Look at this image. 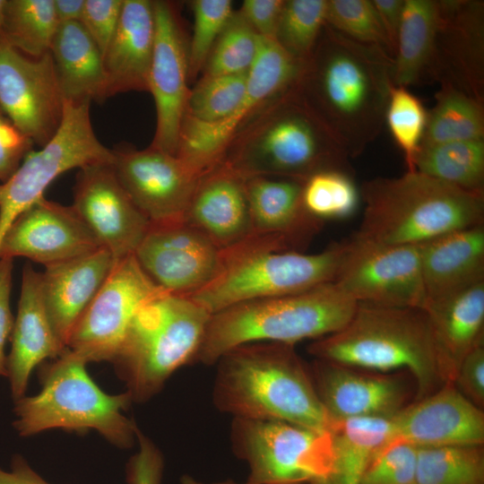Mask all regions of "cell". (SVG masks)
Segmentation results:
<instances>
[{"label":"cell","instance_id":"cell-19","mask_svg":"<svg viewBox=\"0 0 484 484\" xmlns=\"http://www.w3.org/2000/svg\"><path fill=\"white\" fill-rule=\"evenodd\" d=\"M72 205L117 262L134 254L151 224L119 182L112 163L79 169Z\"/></svg>","mask_w":484,"mask_h":484},{"label":"cell","instance_id":"cell-6","mask_svg":"<svg viewBox=\"0 0 484 484\" xmlns=\"http://www.w3.org/2000/svg\"><path fill=\"white\" fill-rule=\"evenodd\" d=\"M357 302L333 282L285 295L240 303L211 315L195 361L214 365L242 344L271 341L295 345L341 329Z\"/></svg>","mask_w":484,"mask_h":484},{"label":"cell","instance_id":"cell-3","mask_svg":"<svg viewBox=\"0 0 484 484\" xmlns=\"http://www.w3.org/2000/svg\"><path fill=\"white\" fill-rule=\"evenodd\" d=\"M349 159L295 85L270 101L241 128L220 163L246 178L264 176L304 182L325 170L350 174Z\"/></svg>","mask_w":484,"mask_h":484},{"label":"cell","instance_id":"cell-9","mask_svg":"<svg viewBox=\"0 0 484 484\" xmlns=\"http://www.w3.org/2000/svg\"><path fill=\"white\" fill-rule=\"evenodd\" d=\"M211 315L188 297L166 292L140 308L111 361L133 401L149 400L194 359Z\"/></svg>","mask_w":484,"mask_h":484},{"label":"cell","instance_id":"cell-14","mask_svg":"<svg viewBox=\"0 0 484 484\" xmlns=\"http://www.w3.org/2000/svg\"><path fill=\"white\" fill-rule=\"evenodd\" d=\"M163 292L134 255L117 261L74 325L66 348L86 363L111 362L137 312Z\"/></svg>","mask_w":484,"mask_h":484},{"label":"cell","instance_id":"cell-26","mask_svg":"<svg viewBox=\"0 0 484 484\" xmlns=\"http://www.w3.org/2000/svg\"><path fill=\"white\" fill-rule=\"evenodd\" d=\"M7 356V377L15 401L24 396L34 368L47 359H56L66 347L56 337L42 299L40 272L30 264L22 274L17 315Z\"/></svg>","mask_w":484,"mask_h":484},{"label":"cell","instance_id":"cell-30","mask_svg":"<svg viewBox=\"0 0 484 484\" xmlns=\"http://www.w3.org/2000/svg\"><path fill=\"white\" fill-rule=\"evenodd\" d=\"M422 310L429 324L444 381L453 384L462 359L483 342L484 281L428 303Z\"/></svg>","mask_w":484,"mask_h":484},{"label":"cell","instance_id":"cell-48","mask_svg":"<svg viewBox=\"0 0 484 484\" xmlns=\"http://www.w3.org/2000/svg\"><path fill=\"white\" fill-rule=\"evenodd\" d=\"M454 385L473 404L484 407V345L474 347L457 368Z\"/></svg>","mask_w":484,"mask_h":484},{"label":"cell","instance_id":"cell-41","mask_svg":"<svg viewBox=\"0 0 484 484\" xmlns=\"http://www.w3.org/2000/svg\"><path fill=\"white\" fill-rule=\"evenodd\" d=\"M326 0H285L275 41L291 56L306 62L325 24Z\"/></svg>","mask_w":484,"mask_h":484},{"label":"cell","instance_id":"cell-20","mask_svg":"<svg viewBox=\"0 0 484 484\" xmlns=\"http://www.w3.org/2000/svg\"><path fill=\"white\" fill-rule=\"evenodd\" d=\"M101 247L73 205L42 197L10 225L0 242V259L25 257L47 267Z\"/></svg>","mask_w":484,"mask_h":484},{"label":"cell","instance_id":"cell-16","mask_svg":"<svg viewBox=\"0 0 484 484\" xmlns=\"http://www.w3.org/2000/svg\"><path fill=\"white\" fill-rule=\"evenodd\" d=\"M134 256L164 292L188 297L219 274L222 250L184 219L151 223Z\"/></svg>","mask_w":484,"mask_h":484},{"label":"cell","instance_id":"cell-53","mask_svg":"<svg viewBox=\"0 0 484 484\" xmlns=\"http://www.w3.org/2000/svg\"><path fill=\"white\" fill-rule=\"evenodd\" d=\"M0 484H49L36 473L20 455L12 460V471L0 469Z\"/></svg>","mask_w":484,"mask_h":484},{"label":"cell","instance_id":"cell-11","mask_svg":"<svg viewBox=\"0 0 484 484\" xmlns=\"http://www.w3.org/2000/svg\"><path fill=\"white\" fill-rule=\"evenodd\" d=\"M91 101L64 99L61 124L39 151H30L16 171L0 183V242L16 217L44 197L47 187L64 172L113 162V151L95 135Z\"/></svg>","mask_w":484,"mask_h":484},{"label":"cell","instance_id":"cell-21","mask_svg":"<svg viewBox=\"0 0 484 484\" xmlns=\"http://www.w3.org/2000/svg\"><path fill=\"white\" fill-rule=\"evenodd\" d=\"M483 2L438 1V22L427 81L450 84L483 103Z\"/></svg>","mask_w":484,"mask_h":484},{"label":"cell","instance_id":"cell-2","mask_svg":"<svg viewBox=\"0 0 484 484\" xmlns=\"http://www.w3.org/2000/svg\"><path fill=\"white\" fill-rule=\"evenodd\" d=\"M212 399L234 419L282 420L320 431L333 421L294 345L257 341L239 345L219 360Z\"/></svg>","mask_w":484,"mask_h":484},{"label":"cell","instance_id":"cell-25","mask_svg":"<svg viewBox=\"0 0 484 484\" xmlns=\"http://www.w3.org/2000/svg\"><path fill=\"white\" fill-rule=\"evenodd\" d=\"M117 261L101 247L85 255L45 267L40 272L44 306L58 340L66 347L79 318Z\"/></svg>","mask_w":484,"mask_h":484},{"label":"cell","instance_id":"cell-29","mask_svg":"<svg viewBox=\"0 0 484 484\" xmlns=\"http://www.w3.org/2000/svg\"><path fill=\"white\" fill-rule=\"evenodd\" d=\"M154 39L152 1L124 0L118 26L103 55L108 98L148 91Z\"/></svg>","mask_w":484,"mask_h":484},{"label":"cell","instance_id":"cell-18","mask_svg":"<svg viewBox=\"0 0 484 484\" xmlns=\"http://www.w3.org/2000/svg\"><path fill=\"white\" fill-rule=\"evenodd\" d=\"M112 151L119 182L151 223L184 219L200 177L176 155L151 146Z\"/></svg>","mask_w":484,"mask_h":484},{"label":"cell","instance_id":"cell-37","mask_svg":"<svg viewBox=\"0 0 484 484\" xmlns=\"http://www.w3.org/2000/svg\"><path fill=\"white\" fill-rule=\"evenodd\" d=\"M417 484H484L483 445L418 447Z\"/></svg>","mask_w":484,"mask_h":484},{"label":"cell","instance_id":"cell-55","mask_svg":"<svg viewBox=\"0 0 484 484\" xmlns=\"http://www.w3.org/2000/svg\"><path fill=\"white\" fill-rule=\"evenodd\" d=\"M180 484H253L249 481H246L244 483H238L231 480H226V481H220V482H214V483H204L203 481H200L194 477L185 474L180 478Z\"/></svg>","mask_w":484,"mask_h":484},{"label":"cell","instance_id":"cell-32","mask_svg":"<svg viewBox=\"0 0 484 484\" xmlns=\"http://www.w3.org/2000/svg\"><path fill=\"white\" fill-rule=\"evenodd\" d=\"M392 417L334 421L331 428L334 459L331 472L310 484H361L375 453L391 437Z\"/></svg>","mask_w":484,"mask_h":484},{"label":"cell","instance_id":"cell-44","mask_svg":"<svg viewBox=\"0 0 484 484\" xmlns=\"http://www.w3.org/2000/svg\"><path fill=\"white\" fill-rule=\"evenodd\" d=\"M194 28L188 41V81L203 72L213 45L233 13L230 0L192 2Z\"/></svg>","mask_w":484,"mask_h":484},{"label":"cell","instance_id":"cell-31","mask_svg":"<svg viewBox=\"0 0 484 484\" xmlns=\"http://www.w3.org/2000/svg\"><path fill=\"white\" fill-rule=\"evenodd\" d=\"M50 53L64 99L101 103L108 98L103 56L81 22L60 23Z\"/></svg>","mask_w":484,"mask_h":484},{"label":"cell","instance_id":"cell-17","mask_svg":"<svg viewBox=\"0 0 484 484\" xmlns=\"http://www.w3.org/2000/svg\"><path fill=\"white\" fill-rule=\"evenodd\" d=\"M155 19L154 48L148 91L156 108V129L150 146L176 155L188 88V41L177 4L152 1Z\"/></svg>","mask_w":484,"mask_h":484},{"label":"cell","instance_id":"cell-56","mask_svg":"<svg viewBox=\"0 0 484 484\" xmlns=\"http://www.w3.org/2000/svg\"><path fill=\"white\" fill-rule=\"evenodd\" d=\"M5 4H6V0H0V33L2 30L3 22H4Z\"/></svg>","mask_w":484,"mask_h":484},{"label":"cell","instance_id":"cell-33","mask_svg":"<svg viewBox=\"0 0 484 484\" xmlns=\"http://www.w3.org/2000/svg\"><path fill=\"white\" fill-rule=\"evenodd\" d=\"M438 22V1L404 0L393 56V83L408 87L427 81Z\"/></svg>","mask_w":484,"mask_h":484},{"label":"cell","instance_id":"cell-24","mask_svg":"<svg viewBox=\"0 0 484 484\" xmlns=\"http://www.w3.org/2000/svg\"><path fill=\"white\" fill-rule=\"evenodd\" d=\"M184 220L221 250L253 235L246 177L220 163L202 175Z\"/></svg>","mask_w":484,"mask_h":484},{"label":"cell","instance_id":"cell-42","mask_svg":"<svg viewBox=\"0 0 484 484\" xmlns=\"http://www.w3.org/2000/svg\"><path fill=\"white\" fill-rule=\"evenodd\" d=\"M427 112L421 101L406 87L393 85L385 110L391 134L402 150L409 172L415 170V159L424 134Z\"/></svg>","mask_w":484,"mask_h":484},{"label":"cell","instance_id":"cell-27","mask_svg":"<svg viewBox=\"0 0 484 484\" xmlns=\"http://www.w3.org/2000/svg\"><path fill=\"white\" fill-rule=\"evenodd\" d=\"M419 255L425 305L484 281V224L420 245Z\"/></svg>","mask_w":484,"mask_h":484},{"label":"cell","instance_id":"cell-34","mask_svg":"<svg viewBox=\"0 0 484 484\" xmlns=\"http://www.w3.org/2000/svg\"><path fill=\"white\" fill-rule=\"evenodd\" d=\"M484 140L483 103L450 84H441L436 104L427 114L419 147Z\"/></svg>","mask_w":484,"mask_h":484},{"label":"cell","instance_id":"cell-35","mask_svg":"<svg viewBox=\"0 0 484 484\" xmlns=\"http://www.w3.org/2000/svg\"><path fill=\"white\" fill-rule=\"evenodd\" d=\"M415 170L464 190L483 191L484 140L419 147Z\"/></svg>","mask_w":484,"mask_h":484},{"label":"cell","instance_id":"cell-38","mask_svg":"<svg viewBox=\"0 0 484 484\" xmlns=\"http://www.w3.org/2000/svg\"><path fill=\"white\" fill-rule=\"evenodd\" d=\"M261 37L239 10L233 11L208 56L201 77L247 73L260 48Z\"/></svg>","mask_w":484,"mask_h":484},{"label":"cell","instance_id":"cell-12","mask_svg":"<svg viewBox=\"0 0 484 484\" xmlns=\"http://www.w3.org/2000/svg\"><path fill=\"white\" fill-rule=\"evenodd\" d=\"M304 63L274 39L261 37L258 55L247 73L243 100L227 118L212 124L184 119L176 156L201 177L219 165L236 134L265 105L294 87Z\"/></svg>","mask_w":484,"mask_h":484},{"label":"cell","instance_id":"cell-40","mask_svg":"<svg viewBox=\"0 0 484 484\" xmlns=\"http://www.w3.org/2000/svg\"><path fill=\"white\" fill-rule=\"evenodd\" d=\"M359 198V191L347 172L321 171L302 183L305 209L311 216L323 221L350 217L355 212Z\"/></svg>","mask_w":484,"mask_h":484},{"label":"cell","instance_id":"cell-15","mask_svg":"<svg viewBox=\"0 0 484 484\" xmlns=\"http://www.w3.org/2000/svg\"><path fill=\"white\" fill-rule=\"evenodd\" d=\"M0 109L33 144L43 147L51 140L64 98L50 51L29 56L0 37Z\"/></svg>","mask_w":484,"mask_h":484},{"label":"cell","instance_id":"cell-51","mask_svg":"<svg viewBox=\"0 0 484 484\" xmlns=\"http://www.w3.org/2000/svg\"><path fill=\"white\" fill-rule=\"evenodd\" d=\"M13 259H0V376H7V356L4 348L13 327L11 311V293Z\"/></svg>","mask_w":484,"mask_h":484},{"label":"cell","instance_id":"cell-28","mask_svg":"<svg viewBox=\"0 0 484 484\" xmlns=\"http://www.w3.org/2000/svg\"><path fill=\"white\" fill-rule=\"evenodd\" d=\"M302 183L264 176L246 178L253 234L282 238L297 251L308 245L324 221L305 209Z\"/></svg>","mask_w":484,"mask_h":484},{"label":"cell","instance_id":"cell-7","mask_svg":"<svg viewBox=\"0 0 484 484\" xmlns=\"http://www.w3.org/2000/svg\"><path fill=\"white\" fill-rule=\"evenodd\" d=\"M341 253L342 241L304 254L282 238L253 234L223 249L219 274L188 298L213 315L240 303L305 291L333 281Z\"/></svg>","mask_w":484,"mask_h":484},{"label":"cell","instance_id":"cell-52","mask_svg":"<svg viewBox=\"0 0 484 484\" xmlns=\"http://www.w3.org/2000/svg\"><path fill=\"white\" fill-rule=\"evenodd\" d=\"M385 30L393 58L402 22L404 0H372Z\"/></svg>","mask_w":484,"mask_h":484},{"label":"cell","instance_id":"cell-36","mask_svg":"<svg viewBox=\"0 0 484 484\" xmlns=\"http://www.w3.org/2000/svg\"><path fill=\"white\" fill-rule=\"evenodd\" d=\"M59 22L53 0H6L0 37L32 57L50 51Z\"/></svg>","mask_w":484,"mask_h":484},{"label":"cell","instance_id":"cell-49","mask_svg":"<svg viewBox=\"0 0 484 484\" xmlns=\"http://www.w3.org/2000/svg\"><path fill=\"white\" fill-rule=\"evenodd\" d=\"M32 146L33 143L0 113V183L16 171Z\"/></svg>","mask_w":484,"mask_h":484},{"label":"cell","instance_id":"cell-43","mask_svg":"<svg viewBox=\"0 0 484 484\" xmlns=\"http://www.w3.org/2000/svg\"><path fill=\"white\" fill-rule=\"evenodd\" d=\"M325 23L359 43L390 54L389 43L372 0H326Z\"/></svg>","mask_w":484,"mask_h":484},{"label":"cell","instance_id":"cell-4","mask_svg":"<svg viewBox=\"0 0 484 484\" xmlns=\"http://www.w3.org/2000/svg\"><path fill=\"white\" fill-rule=\"evenodd\" d=\"M315 359L378 373L405 371L419 400L444 385L431 331L421 308L358 303L339 331L315 340Z\"/></svg>","mask_w":484,"mask_h":484},{"label":"cell","instance_id":"cell-5","mask_svg":"<svg viewBox=\"0 0 484 484\" xmlns=\"http://www.w3.org/2000/svg\"><path fill=\"white\" fill-rule=\"evenodd\" d=\"M357 235L391 246H420L483 224L484 192L464 190L418 171L362 184Z\"/></svg>","mask_w":484,"mask_h":484},{"label":"cell","instance_id":"cell-13","mask_svg":"<svg viewBox=\"0 0 484 484\" xmlns=\"http://www.w3.org/2000/svg\"><path fill=\"white\" fill-rule=\"evenodd\" d=\"M357 303L423 308L419 246H391L357 234L342 241L333 281Z\"/></svg>","mask_w":484,"mask_h":484},{"label":"cell","instance_id":"cell-54","mask_svg":"<svg viewBox=\"0 0 484 484\" xmlns=\"http://www.w3.org/2000/svg\"><path fill=\"white\" fill-rule=\"evenodd\" d=\"M53 3L59 24L70 22H80L85 0H53Z\"/></svg>","mask_w":484,"mask_h":484},{"label":"cell","instance_id":"cell-23","mask_svg":"<svg viewBox=\"0 0 484 484\" xmlns=\"http://www.w3.org/2000/svg\"><path fill=\"white\" fill-rule=\"evenodd\" d=\"M482 410L446 383L392 417L389 441L402 439L417 447L483 445Z\"/></svg>","mask_w":484,"mask_h":484},{"label":"cell","instance_id":"cell-10","mask_svg":"<svg viewBox=\"0 0 484 484\" xmlns=\"http://www.w3.org/2000/svg\"><path fill=\"white\" fill-rule=\"evenodd\" d=\"M231 440L253 484H310L324 479L333 468L331 430L282 420L234 419Z\"/></svg>","mask_w":484,"mask_h":484},{"label":"cell","instance_id":"cell-45","mask_svg":"<svg viewBox=\"0 0 484 484\" xmlns=\"http://www.w3.org/2000/svg\"><path fill=\"white\" fill-rule=\"evenodd\" d=\"M418 447L392 439L372 457L361 484H417Z\"/></svg>","mask_w":484,"mask_h":484},{"label":"cell","instance_id":"cell-8","mask_svg":"<svg viewBox=\"0 0 484 484\" xmlns=\"http://www.w3.org/2000/svg\"><path fill=\"white\" fill-rule=\"evenodd\" d=\"M86 364L66 348L53 362L42 366L41 391L15 401L13 426L21 436L51 428L93 429L118 447L133 445L138 428L125 415L133 402L131 394L103 392L88 375Z\"/></svg>","mask_w":484,"mask_h":484},{"label":"cell","instance_id":"cell-46","mask_svg":"<svg viewBox=\"0 0 484 484\" xmlns=\"http://www.w3.org/2000/svg\"><path fill=\"white\" fill-rule=\"evenodd\" d=\"M124 0H85L81 24L102 56L119 23Z\"/></svg>","mask_w":484,"mask_h":484},{"label":"cell","instance_id":"cell-1","mask_svg":"<svg viewBox=\"0 0 484 484\" xmlns=\"http://www.w3.org/2000/svg\"><path fill=\"white\" fill-rule=\"evenodd\" d=\"M393 83V58L324 24L296 84L301 99L349 158L380 134Z\"/></svg>","mask_w":484,"mask_h":484},{"label":"cell","instance_id":"cell-47","mask_svg":"<svg viewBox=\"0 0 484 484\" xmlns=\"http://www.w3.org/2000/svg\"><path fill=\"white\" fill-rule=\"evenodd\" d=\"M136 439L139 450L127 464V482L129 484H161L164 470L161 452L139 428L136 429Z\"/></svg>","mask_w":484,"mask_h":484},{"label":"cell","instance_id":"cell-39","mask_svg":"<svg viewBox=\"0 0 484 484\" xmlns=\"http://www.w3.org/2000/svg\"><path fill=\"white\" fill-rule=\"evenodd\" d=\"M247 73L200 77L190 89L184 119L212 124L229 117L243 100Z\"/></svg>","mask_w":484,"mask_h":484},{"label":"cell","instance_id":"cell-50","mask_svg":"<svg viewBox=\"0 0 484 484\" xmlns=\"http://www.w3.org/2000/svg\"><path fill=\"white\" fill-rule=\"evenodd\" d=\"M285 0H245L239 11L262 38L275 40Z\"/></svg>","mask_w":484,"mask_h":484},{"label":"cell","instance_id":"cell-22","mask_svg":"<svg viewBox=\"0 0 484 484\" xmlns=\"http://www.w3.org/2000/svg\"><path fill=\"white\" fill-rule=\"evenodd\" d=\"M311 370L318 397L333 423L390 418L408 405L410 385L401 373L366 372L320 359H315Z\"/></svg>","mask_w":484,"mask_h":484}]
</instances>
